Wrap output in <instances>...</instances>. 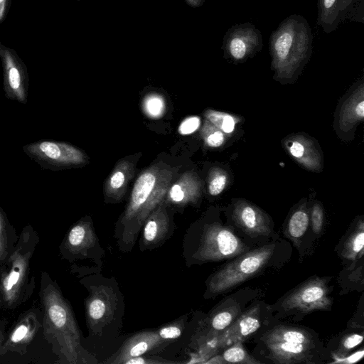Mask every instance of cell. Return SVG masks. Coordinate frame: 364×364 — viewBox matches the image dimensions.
Masks as SVG:
<instances>
[{"mask_svg":"<svg viewBox=\"0 0 364 364\" xmlns=\"http://www.w3.org/2000/svg\"><path fill=\"white\" fill-rule=\"evenodd\" d=\"M173 175L170 168L158 164L139 176L128 203L114 227V237L120 252L132 250L146 219L165 199Z\"/></svg>","mask_w":364,"mask_h":364,"instance_id":"6da1fadb","label":"cell"},{"mask_svg":"<svg viewBox=\"0 0 364 364\" xmlns=\"http://www.w3.org/2000/svg\"><path fill=\"white\" fill-rule=\"evenodd\" d=\"M80 280L88 294L85 299L87 327L91 338L112 340L119 336L124 314V296L114 277H105L101 267L86 268Z\"/></svg>","mask_w":364,"mask_h":364,"instance_id":"7a4b0ae2","label":"cell"},{"mask_svg":"<svg viewBox=\"0 0 364 364\" xmlns=\"http://www.w3.org/2000/svg\"><path fill=\"white\" fill-rule=\"evenodd\" d=\"M255 337V350L264 363H318L330 356L318 336L304 327L273 321Z\"/></svg>","mask_w":364,"mask_h":364,"instance_id":"3957f363","label":"cell"},{"mask_svg":"<svg viewBox=\"0 0 364 364\" xmlns=\"http://www.w3.org/2000/svg\"><path fill=\"white\" fill-rule=\"evenodd\" d=\"M232 226L203 218L186 230L182 256L187 267L231 259L250 250Z\"/></svg>","mask_w":364,"mask_h":364,"instance_id":"277c9868","label":"cell"},{"mask_svg":"<svg viewBox=\"0 0 364 364\" xmlns=\"http://www.w3.org/2000/svg\"><path fill=\"white\" fill-rule=\"evenodd\" d=\"M44 309V333L53 341L63 363L68 364H97L96 356L81 344L78 325L71 306L60 289L53 282L42 289Z\"/></svg>","mask_w":364,"mask_h":364,"instance_id":"5b68a950","label":"cell"},{"mask_svg":"<svg viewBox=\"0 0 364 364\" xmlns=\"http://www.w3.org/2000/svg\"><path fill=\"white\" fill-rule=\"evenodd\" d=\"M313 34L307 20L292 14L272 32L269 49L271 68L278 80L296 78L313 52Z\"/></svg>","mask_w":364,"mask_h":364,"instance_id":"8992f818","label":"cell"},{"mask_svg":"<svg viewBox=\"0 0 364 364\" xmlns=\"http://www.w3.org/2000/svg\"><path fill=\"white\" fill-rule=\"evenodd\" d=\"M285 242L279 239L251 249L223 264L205 281V299L215 298L241 285L251 278L263 273L269 267L284 262Z\"/></svg>","mask_w":364,"mask_h":364,"instance_id":"52a82bcc","label":"cell"},{"mask_svg":"<svg viewBox=\"0 0 364 364\" xmlns=\"http://www.w3.org/2000/svg\"><path fill=\"white\" fill-rule=\"evenodd\" d=\"M331 277L314 276L299 284L269 308L276 319L290 317L294 320L315 311H330Z\"/></svg>","mask_w":364,"mask_h":364,"instance_id":"ba28073f","label":"cell"},{"mask_svg":"<svg viewBox=\"0 0 364 364\" xmlns=\"http://www.w3.org/2000/svg\"><path fill=\"white\" fill-rule=\"evenodd\" d=\"M274 318L269 305L256 299L218 336L198 347L199 350L202 352L206 361L225 348L238 342L243 343L251 337L256 336Z\"/></svg>","mask_w":364,"mask_h":364,"instance_id":"9c48e42d","label":"cell"},{"mask_svg":"<svg viewBox=\"0 0 364 364\" xmlns=\"http://www.w3.org/2000/svg\"><path fill=\"white\" fill-rule=\"evenodd\" d=\"M258 296L256 290L245 289L220 301L206 317L200 321L193 346L200 347L218 336L249 307L248 304Z\"/></svg>","mask_w":364,"mask_h":364,"instance_id":"30bf717a","label":"cell"},{"mask_svg":"<svg viewBox=\"0 0 364 364\" xmlns=\"http://www.w3.org/2000/svg\"><path fill=\"white\" fill-rule=\"evenodd\" d=\"M23 151L42 168L50 171L75 168L88 162L83 151L73 144L54 140H38L22 147Z\"/></svg>","mask_w":364,"mask_h":364,"instance_id":"8fae6325","label":"cell"},{"mask_svg":"<svg viewBox=\"0 0 364 364\" xmlns=\"http://www.w3.org/2000/svg\"><path fill=\"white\" fill-rule=\"evenodd\" d=\"M63 247L66 257L70 259H90L95 266L102 268L105 250L100 245L90 216L82 218L70 228Z\"/></svg>","mask_w":364,"mask_h":364,"instance_id":"7c38bea8","label":"cell"},{"mask_svg":"<svg viewBox=\"0 0 364 364\" xmlns=\"http://www.w3.org/2000/svg\"><path fill=\"white\" fill-rule=\"evenodd\" d=\"M0 59L3 70V90L6 99L21 105L28 102V68L16 51L0 41Z\"/></svg>","mask_w":364,"mask_h":364,"instance_id":"4fadbf2b","label":"cell"},{"mask_svg":"<svg viewBox=\"0 0 364 364\" xmlns=\"http://www.w3.org/2000/svg\"><path fill=\"white\" fill-rule=\"evenodd\" d=\"M263 47L262 33L250 22L232 26L225 33L222 45L224 57L233 63H243Z\"/></svg>","mask_w":364,"mask_h":364,"instance_id":"5bb4252c","label":"cell"},{"mask_svg":"<svg viewBox=\"0 0 364 364\" xmlns=\"http://www.w3.org/2000/svg\"><path fill=\"white\" fill-rule=\"evenodd\" d=\"M173 342L162 338L157 328L140 331L129 336L114 353L101 363L124 364L132 358L156 355Z\"/></svg>","mask_w":364,"mask_h":364,"instance_id":"9a60e30c","label":"cell"},{"mask_svg":"<svg viewBox=\"0 0 364 364\" xmlns=\"http://www.w3.org/2000/svg\"><path fill=\"white\" fill-rule=\"evenodd\" d=\"M317 24L326 33L346 21L364 22V0H317Z\"/></svg>","mask_w":364,"mask_h":364,"instance_id":"2e32d148","label":"cell"},{"mask_svg":"<svg viewBox=\"0 0 364 364\" xmlns=\"http://www.w3.org/2000/svg\"><path fill=\"white\" fill-rule=\"evenodd\" d=\"M232 218L235 226L250 239L273 237L274 225L269 216L247 200H237L234 203Z\"/></svg>","mask_w":364,"mask_h":364,"instance_id":"e0dca14e","label":"cell"},{"mask_svg":"<svg viewBox=\"0 0 364 364\" xmlns=\"http://www.w3.org/2000/svg\"><path fill=\"white\" fill-rule=\"evenodd\" d=\"M175 224L165 199L149 214L141 229L140 251H151L162 246L174 234Z\"/></svg>","mask_w":364,"mask_h":364,"instance_id":"ac0fdd59","label":"cell"},{"mask_svg":"<svg viewBox=\"0 0 364 364\" xmlns=\"http://www.w3.org/2000/svg\"><path fill=\"white\" fill-rule=\"evenodd\" d=\"M31 253L16 250L11 257V266L2 279L4 301L9 306L17 302L26 279Z\"/></svg>","mask_w":364,"mask_h":364,"instance_id":"d6986e66","label":"cell"},{"mask_svg":"<svg viewBox=\"0 0 364 364\" xmlns=\"http://www.w3.org/2000/svg\"><path fill=\"white\" fill-rule=\"evenodd\" d=\"M284 146L291 157L305 168L316 172L321 171L320 151L309 137L292 135L285 139Z\"/></svg>","mask_w":364,"mask_h":364,"instance_id":"ffe728a7","label":"cell"},{"mask_svg":"<svg viewBox=\"0 0 364 364\" xmlns=\"http://www.w3.org/2000/svg\"><path fill=\"white\" fill-rule=\"evenodd\" d=\"M201 185L195 172L186 171L175 183L171 184L165 201L178 207L196 204L201 196Z\"/></svg>","mask_w":364,"mask_h":364,"instance_id":"44dd1931","label":"cell"},{"mask_svg":"<svg viewBox=\"0 0 364 364\" xmlns=\"http://www.w3.org/2000/svg\"><path fill=\"white\" fill-rule=\"evenodd\" d=\"M134 171V163L125 159L117 163L105 183L104 193L107 202L117 203L122 199Z\"/></svg>","mask_w":364,"mask_h":364,"instance_id":"7402d4cb","label":"cell"},{"mask_svg":"<svg viewBox=\"0 0 364 364\" xmlns=\"http://www.w3.org/2000/svg\"><path fill=\"white\" fill-rule=\"evenodd\" d=\"M364 117V87L361 83L343 102L338 116V127L348 132Z\"/></svg>","mask_w":364,"mask_h":364,"instance_id":"603a6c76","label":"cell"},{"mask_svg":"<svg viewBox=\"0 0 364 364\" xmlns=\"http://www.w3.org/2000/svg\"><path fill=\"white\" fill-rule=\"evenodd\" d=\"M40 324L34 313H27L14 326L4 341L0 354L28 345L34 338Z\"/></svg>","mask_w":364,"mask_h":364,"instance_id":"cb8c5ba5","label":"cell"},{"mask_svg":"<svg viewBox=\"0 0 364 364\" xmlns=\"http://www.w3.org/2000/svg\"><path fill=\"white\" fill-rule=\"evenodd\" d=\"M364 220L359 218L341 240L336 247L339 257L350 263L363 257Z\"/></svg>","mask_w":364,"mask_h":364,"instance_id":"d4e9b609","label":"cell"},{"mask_svg":"<svg viewBox=\"0 0 364 364\" xmlns=\"http://www.w3.org/2000/svg\"><path fill=\"white\" fill-rule=\"evenodd\" d=\"M204 363L260 364L261 362L247 353L242 342H238L225 348Z\"/></svg>","mask_w":364,"mask_h":364,"instance_id":"484cf974","label":"cell"},{"mask_svg":"<svg viewBox=\"0 0 364 364\" xmlns=\"http://www.w3.org/2000/svg\"><path fill=\"white\" fill-rule=\"evenodd\" d=\"M309 225V213L306 203L299 205L291 214L286 227V234L294 243L303 237Z\"/></svg>","mask_w":364,"mask_h":364,"instance_id":"4316f807","label":"cell"},{"mask_svg":"<svg viewBox=\"0 0 364 364\" xmlns=\"http://www.w3.org/2000/svg\"><path fill=\"white\" fill-rule=\"evenodd\" d=\"M363 340V329L358 332L348 333L341 337L336 348L329 350L330 356L335 360L343 358L351 352L356 346L360 345Z\"/></svg>","mask_w":364,"mask_h":364,"instance_id":"83f0119b","label":"cell"},{"mask_svg":"<svg viewBox=\"0 0 364 364\" xmlns=\"http://www.w3.org/2000/svg\"><path fill=\"white\" fill-rule=\"evenodd\" d=\"M204 116L225 134L232 133L237 122V118L232 114L213 109L206 110Z\"/></svg>","mask_w":364,"mask_h":364,"instance_id":"f1b7e54d","label":"cell"},{"mask_svg":"<svg viewBox=\"0 0 364 364\" xmlns=\"http://www.w3.org/2000/svg\"><path fill=\"white\" fill-rule=\"evenodd\" d=\"M228 182V173L223 168L214 167L210 170L208 176V191L210 196L220 195Z\"/></svg>","mask_w":364,"mask_h":364,"instance_id":"f546056e","label":"cell"},{"mask_svg":"<svg viewBox=\"0 0 364 364\" xmlns=\"http://www.w3.org/2000/svg\"><path fill=\"white\" fill-rule=\"evenodd\" d=\"M200 134L205 145L211 148L220 147L225 141V133L207 119L203 124Z\"/></svg>","mask_w":364,"mask_h":364,"instance_id":"4dcf8cb0","label":"cell"},{"mask_svg":"<svg viewBox=\"0 0 364 364\" xmlns=\"http://www.w3.org/2000/svg\"><path fill=\"white\" fill-rule=\"evenodd\" d=\"M188 320L187 315H183L177 319L158 328L159 336L168 341H173L183 332Z\"/></svg>","mask_w":364,"mask_h":364,"instance_id":"1f68e13d","label":"cell"},{"mask_svg":"<svg viewBox=\"0 0 364 364\" xmlns=\"http://www.w3.org/2000/svg\"><path fill=\"white\" fill-rule=\"evenodd\" d=\"M144 112L152 118L161 117L165 112L166 103L159 94H149L143 101Z\"/></svg>","mask_w":364,"mask_h":364,"instance_id":"d6a6232c","label":"cell"},{"mask_svg":"<svg viewBox=\"0 0 364 364\" xmlns=\"http://www.w3.org/2000/svg\"><path fill=\"white\" fill-rule=\"evenodd\" d=\"M309 222L314 234L321 232L324 224V213L320 203L316 202L311 207L309 213Z\"/></svg>","mask_w":364,"mask_h":364,"instance_id":"836d02e7","label":"cell"},{"mask_svg":"<svg viewBox=\"0 0 364 364\" xmlns=\"http://www.w3.org/2000/svg\"><path fill=\"white\" fill-rule=\"evenodd\" d=\"M198 116H190L185 118L179 124L178 132L181 135H189L195 132L200 126Z\"/></svg>","mask_w":364,"mask_h":364,"instance_id":"e575fe53","label":"cell"},{"mask_svg":"<svg viewBox=\"0 0 364 364\" xmlns=\"http://www.w3.org/2000/svg\"><path fill=\"white\" fill-rule=\"evenodd\" d=\"M163 363H178L177 361L169 360L156 355H144L132 358L126 360L124 364H163Z\"/></svg>","mask_w":364,"mask_h":364,"instance_id":"d590c367","label":"cell"},{"mask_svg":"<svg viewBox=\"0 0 364 364\" xmlns=\"http://www.w3.org/2000/svg\"><path fill=\"white\" fill-rule=\"evenodd\" d=\"M7 252L6 220L5 214L0 207V261H2L6 257Z\"/></svg>","mask_w":364,"mask_h":364,"instance_id":"8d00e7d4","label":"cell"},{"mask_svg":"<svg viewBox=\"0 0 364 364\" xmlns=\"http://www.w3.org/2000/svg\"><path fill=\"white\" fill-rule=\"evenodd\" d=\"M363 354L364 350L361 348L354 353L348 354L343 358L335 360L332 363H353L360 360L363 358Z\"/></svg>","mask_w":364,"mask_h":364,"instance_id":"74e56055","label":"cell"},{"mask_svg":"<svg viewBox=\"0 0 364 364\" xmlns=\"http://www.w3.org/2000/svg\"><path fill=\"white\" fill-rule=\"evenodd\" d=\"M11 0H0V23L6 18Z\"/></svg>","mask_w":364,"mask_h":364,"instance_id":"f35d334b","label":"cell"},{"mask_svg":"<svg viewBox=\"0 0 364 364\" xmlns=\"http://www.w3.org/2000/svg\"><path fill=\"white\" fill-rule=\"evenodd\" d=\"M185 1L188 6L193 8H197L201 6L205 2V0H185Z\"/></svg>","mask_w":364,"mask_h":364,"instance_id":"ab89813d","label":"cell"},{"mask_svg":"<svg viewBox=\"0 0 364 364\" xmlns=\"http://www.w3.org/2000/svg\"><path fill=\"white\" fill-rule=\"evenodd\" d=\"M5 341V336L4 334V331L2 330H0V350L1 348V346Z\"/></svg>","mask_w":364,"mask_h":364,"instance_id":"60d3db41","label":"cell"},{"mask_svg":"<svg viewBox=\"0 0 364 364\" xmlns=\"http://www.w3.org/2000/svg\"><path fill=\"white\" fill-rule=\"evenodd\" d=\"M77 1H81V0H77Z\"/></svg>","mask_w":364,"mask_h":364,"instance_id":"b9f144b4","label":"cell"}]
</instances>
